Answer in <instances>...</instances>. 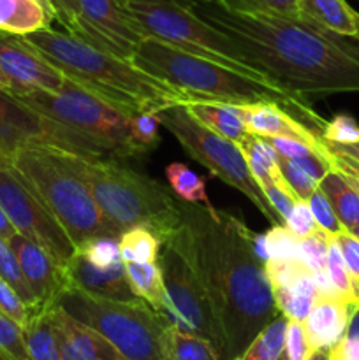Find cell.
I'll return each instance as SVG.
<instances>
[{
  "instance_id": "4316f807",
  "label": "cell",
  "mask_w": 359,
  "mask_h": 360,
  "mask_svg": "<svg viewBox=\"0 0 359 360\" xmlns=\"http://www.w3.org/2000/svg\"><path fill=\"white\" fill-rule=\"evenodd\" d=\"M23 334L32 360H62L49 309L32 313L27 326L23 327Z\"/></svg>"
},
{
  "instance_id": "ac0fdd59",
  "label": "cell",
  "mask_w": 359,
  "mask_h": 360,
  "mask_svg": "<svg viewBox=\"0 0 359 360\" xmlns=\"http://www.w3.org/2000/svg\"><path fill=\"white\" fill-rule=\"evenodd\" d=\"M63 267H65L69 287L113 301H139L129 283L123 260L111 266H95L76 250V253Z\"/></svg>"
},
{
  "instance_id": "e0dca14e",
  "label": "cell",
  "mask_w": 359,
  "mask_h": 360,
  "mask_svg": "<svg viewBox=\"0 0 359 360\" xmlns=\"http://www.w3.org/2000/svg\"><path fill=\"white\" fill-rule=\"evenodd\" d=\"M62 360H127L102 334L77 322L62 308H49Z\"/></svg>"
},
{
  "instance_id": "44dd1931",
  "label": "cell",
  "mask_w": 359,
  "mask_h": 360,
  "mask_svg": "<svg viewBox=\"0 0 359 360\" xmlns=\"http://www.w3.org/2000/svg\"><path fill=\"white\" fill-rule=\"evenodd\" d=\"M299 16L326 30L359 39V13L345 0H298Z\"/></svg>"
},
{
  "instance_id": "9f6ffc18",
  "label": "cell",
  "mask_w": 359,
  "mask_h": 360,
  "mask_svg": "<svg viewBox=\"0 0 359 360\" xmlns=\"http://www.w3.org/2000/svg\"><path fill=\"white\" fill-rule=\"evenodd\" d=\"M0 88H2V90L11 91V83H9V79L6 77V74L2 72V69H0Z\"/></svg>"
},
{
  "instance_id": "db71d44e",
  "label": "cell",
  "mask_w": 359,
  "mask_h": 360,
  "mask_svg": "<svg viewBox=\"0 0 359 360\" xmlns=\"http://www.w3.org/2000/svg\"><path fill=\"white\" fill-rule=\"evenodd\" d=\"M345 336H352V338H359V306H355L351 313V320H348L347 326V333Z\"/></svg>"
},
{
  "instance_id": "484cf974",
  "label": "cell",
  "mask_w": 359,
  "mask_h": 360,
  "mask_svg": "<svg viewBox=\"0 0 359 360\" xmlns=\"http://www.w3.org/2000/svg\"><path fill=\"white\" fill-rule=\"evenodd\" d=\"M319 188L331 202L345 231H351L355 225H359V193L340 171L331 169L320 179Z\"/></svg>"
},
{
  "instance_id": "f35d334b",
  "label": "cell",
  "mask_w": 359,
  "mask_h": 360,
  "mask_svg": "<svg viewBox=\"0 0 359 360\" xmlns=\"http://www.w3.org/2000/svg\"><path fill=\"white\" fill-rule=\"evenodd\" d=\"M264 271H266L267 281L273 288H285L299 278L301 274L308 273V267L303 260H273L270 259L264 264Z\"/></svg>"
},
{
  "instance_id": "7c38bea8",
  "label": "cell",
  "mask_w": 359,
  "mask_h": 360,
  "mask_svg": "<svg viewBox=\"0 0 359 360\" xmlns=\"http://www.w3.org/2000/svg\"><path fill=\"white\" fill-rule=\"evenodd\" d=\"M158 266L164 278L168 306L162 319L168 326L211 341L220 350V333L204 287L182 250L172 241L162 243Z\"/></svg>"
},
{
  "instance_id": "ab89813d",
  "label": "cell",
  "mask_w": 359,
  "mask_h": 360,
  "mask_svg": "<svg viewBox=\"0 0 359 360\" xmlns=\"http://www.w3.org/2000/svg\"><path fill=\"white\" fill-rule=\"evenodd\" d=\"M306 202H308L310 211H312L317 225H319L324 232H327L329 236H336V234H340L341 231H345V227L341 225L340 218L336 217L333 206H331V202L327 200V197L324 195L322 190L317 188L315 192H313L312 195L306 199Z\"/></svg>"
},
{
  "instance_id": "52a82bcc",
  "label": "cell",
  "mask_w": 359,
  "mask_h": 360,
  "mask_svg": "<svg viewBox=\"0 0 359 360\" xmlns=\"http://www.w3.org/2000/svg\"><path fill=\"white\" fill-rule=\"evenodd\" d=\"M123 7L144 37L157 39L172 48L210 60L257 81L275 84L238 42L201 20L190 9L187 0H129Z\"/></svg>"
},
{
  "instance_id": "1f68e13d",
  "label": "cell",
  "mask_w": 359,
  "mask_h": 360,
  "mask_svg": "<svg viewBox=\"0 0 359 360\" xmlns=\"http://www.w3.org/2000/svg\"><path fill=\"white\" fill-rule=\"evenodd\" d=\"M327 274H329L331 281H333L334 288H336L341 301L354 306V308L355 306H359L358 295H355L354 281H352L351 273H348L347 266H345L344 257H341V252L340 248H338L333 236H331L329 243H327Z\"/></svg>"
},
{
  "instance_id": "d590c367",
  "label": "cell",
  "mask_w": 359,
  "mask_h": 360,
  "mask_svg": "<svg viewBox=\"0 0 359 360\" xmlns=\"http://www.w3.org/2000/svg\"><path fill=\"white\" fill-rule=\"evenodd\" d=\"M158 127H160V120L153 111L137 112L130 116V136L144 153L151 151L158 144Z\"/></svg>"
},
{
  "instance_id": "681fc988",
  "label": "cell",
  "mask_w": 359,
  "mask_h": 360,
  "mask_svg": "<svg viewBox=\"0 0 359 360\" xmlns=\"http://www.w3.org/2000/svg\"><path fill=\"white\" fill-rule=\"evenodd\" d=\"M327 354L331 360H359V338L344 336Z\"/></svg>"
},
{
  "instance_id": "d4e9b609",
  "label": "cell",
  "mask_w": 359,
  "mask_h": 360,
  "mask_svg": "<svg viewBox=\"0 0 359 360\" xmlns=\"http://www.w3.org/2000/svg\"><path fill=\"white\" fill-rule=\"evenodd\" d=\"M160 360H220L211 341L168 326L162 334Z\"/></svg>"
},
{
  "instance_id": "8992f818",
  "label": "cell",
  "mask_w": 359,
  "mask_h": 360,
  "mask_svg": "<svg viewBox=\"0 0 359 360\" xmlns=\"http://www.w3.org/2000/svg\"><path fill=\"white\" fill-rule=\"evenodd\" d=\"M11 165L55 214L76 250L92 239L118 238L106 221L87 181L74 167L70 153L28 148L18 151Z\"/></svg>"
},
{
  "instance_id": "83f0119b",
  "label": "cell",
  "mask_w": 359,
  "mask_h": 360,
  "mask_svg": "<svg viewBox=\"0 0 359 360\" xmlns=\"http://www.w3.org/2000/svg\"><path fill=\"white\" fill-rule=\"evenodd\" d=\"M287 322L284 315H278L271 323H267L252 343L243 350V354L234 360H278L284 355L285 329Z\"/></svg>"
},
{
  "instance_id": "7a4b0ae2",
  "label": "cell",
  "mask_w": 359,
  "mask_h": 360,
  "mask_svg": "<svg viewBox=\"0 0 359 360\" xmlns=\"http://www.w3.org/2000/svg\"><path fill=\"white\" fill-rule=\"evenodd\" d=\"M190 9L238 42L257 67L308 108L319 98L359 94V39L301 16L241 14L217 0H187Z\"/></svg>"
},
{
  "instance_id": "e575fe53",
  "label": "cell",
  "mask_w": 359,
  "mask_h": 360,
  "mask_svg": "<svg viewBox=\"0 0 359 360\" xmlns=\"http://www.w3.org/2000/svg\"><path fill=\"white\" fill-rule=\"evenodd\" d=\"M0 350L11 360H32L25 341L23 327L0 311Z\"/></svg>"
},
{
  "instance_id": "d6a6232c",
  "label": "cell",
  "mask_w": 359,
  "mask_h": 360,
  "mask_svg": "<svg viewBox=\"0 0 359 360\" xmlns=\"http://www.w3.org/2000/svg\"><path fill=\"white\" fill-rule=\"evenodd\" d=\"M232 13L299 16L298 0H217Z\"/></svg>"
},
{
  "instance_id": "60d3db41",
  "label": "cell",
  "mask_w": 359,
  "mask_h": 360,
  "mask_svg": "<svg viewBox=\"0 0 359 360\" xmlns=\"http://www.w3.org/2000/svg\"><path fill=\"white\" fill-rule=\"evenodd\" d=\"M278 164H280V171L284 174L285 181L289 183L292 190L298 193L299 199L306 200L317 188H319V181L312 178L301 165L296 164L292 158H284L278 155Z\"/></svg>"
},
{
  "instance_id": "d6986e66",
  "label": "cell",
  "mask_w": 359,
  "mask_h": 360,
  "mask_svg": "<svg viewBox=\"0 0 359 360\" xmlns=\"http://www.w3.org/2000/svg\"><path fill=\"white\" fill-rule=\"evenodd\" d=\"M246 132L257 137H292L313 146H322V136L289 115L282 104L273 101L241 104Z\"/></svg>"
},
{
  "instance_id": "f546056e",
  "label": "cell",
  "mask_w": 359,
  "mask_h": 360,
  "mask_svg": "<svg viewBox=\"0 0 359 360\" xmlns=\"http://www.w3.org/2000/svg\"><path fill=\"white\" fill-rule=\"evenodd\" d=\"M118 246L123 262H157L162 241L148 229L137 227L120 234Z\"/></svg>"
},
{
  "instance_id": "4fadbf2b",
  "label": "cell",
  "mask_w": 359,
  "mask_h": 360,
  "mask_svg": "<svg viewBox=\"0 0 359 360\" xmlns=\"http://www.w3.org/2000/svg\"><path fill=\"white\" fill-rule=\"evenodd\" d=\"M0 204L18 234L44 248L60 266H65L76 253L55 214L13 165L0 171Z\"/></svg>"
},
{
  "instance_id": "91938a15",
  "label": "cell",
  "mask_w": 359,
  "mask_h": 360,
  "mask_svg": "<svg viewBox=\"0 0 359 360\" xmlns=\"http://www.w3.org/2000/svg\"><path fill=\"white\" fill-rule=\"evenodd\" d=\"M41 2H42V6H44V7H46V9H48V13H49V14H51V18H53V13H51V7H49L48 0H41Z\"/></svg>"
},
{
  "instance_id": "603a6c76",
  "label": "cell",
  "mask_w": 359,
  "mask_h": 360,
  "mask_svg": "<svg viewBox=\"0 0 359 360\" xmlns=\"http://www.w3.org/2000/svg\"><path fill=\"white\" fill-rule=\"evenodd\" d=\"M53 21L41 0H0V30L27 35Z\"/></svg>"
},
{
  "instance_id": "ba28073f",
  "label": "cell",
  "mask_w": 359,
  "mask_h": 360,
  "mask_svg": "<svg viewBox=\"0 0 359 360\" xmlns=\"http://www.w3.org/2000/svg\"><path fill=\"white\" fill-rule=\"evenodd\" d=\"M14 95L34 111L101 144L113 158L123 160L144 155L130 136L129 112L74 81L65 79L58 91L30 90Z\"/></svg>"
},
{
  "instance_id": "f1b7e54d",
  "label": "cell",
  "mask_w": 359,
  "mask_h": 360,
  "mask_svg": "<svg viewBox=\"0 0 359 360\" xmlns=\"http://www.w3.org/2000/svg\"><path fill=\"white\" fill-rule=\"evenodd\" d=\"M165 178H168L172 192L183 202H204V206L211 204L206 193V181H204L203 176L194 172L189 165L172 162L165 167Z\"/></svg>"
},
{
  "instance_id": "5b68a950",
  "label": "cell",
  "mask_w": 359,
  "mask_h": 360,
  "mask_svg": "<svg viewBox=\"0 0 359 360\" xmlns=\"http://www.w3.org/2000/svg\"><path fill=\"white\" fill-rule=\"evenodd\" d=\"M115 234L143 227L162 243L180 227V202L162 183L125 167L118 158H88L70 153Z\"/></svg>"
},
{
  "instance_id": "836d02e7",
  "label": "cell",
  "mask_w": 359,
  "mask_h": 360,
  "mask_svg": "<svg viewBox=\"0 0 359 360\" xmlns=\"http://www.w3.org/2000/svg\"><path fill=\"white\" fill-rule=\"evenodd\" d=\"M264 236H266V250L270 259L301 260L299 238H296L285 225H273Z\"/></svg>"
},
{
  "instance_id": "f5cc1de1",
  "label": "cell",
  "mask_w": 359,
  "mask_h": 360,
  "mask_svg": "<svg viewBox=\"0 0 359 360\" xmlns=\"http://www.w3.org/2000/svg\"><path fill=\"white\" fill-rule=\"evenodd\" d=\"M16 234H18L16 229L13 227L9 217H7V213L4 211L2 204H0V238L6 239V241H9V239L14 238Z\"/></svg>"
},
{
  "instance_id": "6125c7cd",
  "label": "cell",
  "mask_w": 359,
  "mask_h": 360,
  "mask_svg": "<svg viewBox=\"0 0 359 360\" xmlns=\"http://www.w3.org/2000/svg\"><path fill=\"white\" fill-rule=\"evenodd\" d=\"M0 360H11L9 357H7V355L6 354H4V352L2 350H0Z\"/></svg>"
},
{
  "instance_id": "680465c9",
  "label": "cell",
  "mask_w": 359,
  "mask_h": 360,
  "mask_svg": "<svg viewBox=\"0 0 359 360\" xmlns=\"http://www.w3.org/2000/svg\"><path fill=\"white\" fill-rule=\"evenodd\" d=\"M6 167H11V162L7 160V158H4L2 155H0V171H2V169H6Z\"/></svg>"
},
{
  "instance_id": "bcb514c9",
  "label": "cell",
  "mask_w": 359,
  "mask_h": 360,
  "mask_svg": "<svg viewBox=\"0 0 359 360\" xmlns=\"http://www.w3.org/2000/svg\"><path fill=\"white\" fill-rule=\"evenodd\" d=\"M336 241L338 248H340L344 262L347 266L348 273H351L352 281H354L355 295H358V304H359V239L355 238L352 232L341 231L340 234L333 236Z\"/></svg>"
},
{
  "instance_id": "9c48e42d",
  "label": "cell",
  "mask_w": 359,
  "mask_h": 360,
  "mask_svg": "<svg viewBox=\"0 0 359 360\" xmlns=\"http://www.w3.org/2000/svg\"><path fill=\"white\" fill-rule=\"evenodd\" d=\"M106 338L127 360H160L168 322L144 301H113L69 287L56 304Z\"/></svg>"
},
{
  "instance_id": "f6af8a7d",
  "label": "cell",
  "mask_w": 359,
  "mask_h": 360,
  "mask_svg": "<svg viewBox=\"0 0 359 360\" xmlns=\"http://www.w3.org/2000/svg\"><path fill=\"white\" fill-rule=\"evenodd\" d=\"M285 227L296 236V238L303 239L308 238V236L315 234L317 231H320V227L317 225L315 218H313L312 211L306 200L299 199L296 200L294 206H292L291 214H289L287 221H285Z\"/></svg>"
},
{
  "instance_id": "b9f144b4",
  "label": "cell",
  "mask_w": 359,
  "mask_h": 360,
  "mask_svg": "<svg viewBox=\"0 0 359 360\" xmlns=\"http://www.w3.org/2000/svg\"><path fill=\"white\" fill-rule=\"evenodd\" d=\"M77 252L90 260L95 266H111V264L120 262L122 255H120L118 238H97L88 241Z\"/></svg>"
},
{
  "instance_id": "3957f363",
  "label": "cell",
  "mask_w": 359,
  "mask_h": 360,
  "mask_svg": "<svg viewBox=\"0 0 359 360\" xmlns=\"http://www.w3.org/2000/svg\"><path fill=\"white\" fill-rule=\"evenodd\" d=\"M21 37L67 79L130 116L182 104L183 95L171 84L144 72L132 60L122 58L80 35L44 27Z\"/></svg>"
},
{
  "instance_id": "6f0895ef",
  "label": "cell",
  "mask_w": 359,
  "mask_h": 360,
  "mask_svg": "<svg viewBox=\"0 0 359 360\" xmlns=\"http://www.w3.org/2000/svg\"><path fill=\"white\" fill-rule=\"evenodd\" d=\"M310 360H331V357H329V354H327V350H319L313 354V357Z\"/></svg>"
},
{
  "instance_id": "e7e4bbea",
  "label": "cell",
  "mask_w": 359,
  "mask_h": 360,
  "mask_svg": "<svg viewBox=\"0 0 359 360\" xmlns=\"http://www.w3.org/2000/svg\"><path fill=\"white\" fill-rule=\"evenodd\" d=\"M278 360H287V359H285V355H282V357H280V359H278Z\"/></svg>"
},
{
  "instance_id": "be15d7a7",
  "label": "cell",
  "mask_w": 359,
  "mask_h": 360,
  "mask_svg": "<svg viewBox=\"0 0 359 360\" xmlns=\"http://www.w3.org/2000/svg\"><path fill=\"white\" fill-rule=\"evenodd\" d=\"M118 2L122 4V6H123V4H127V2H129V0H118Z\"/></svg>"
},
{
  "instance_id": "ee69618b",
  "label": "cell",
  "mask_w": 359,
  "mask_h": 360,
  "mask_svg": "<svg viewBox=\"0 0 359 360\" xmlns=\"http://www.w3.org/2000/svg\"><path fill=\"white\" fill-rule=\"evenodd\" d=\"M320 136L322 139L338 144L359 143V123L348 115H336L324 123Z\"/></svg>"
},
{
  "instance_id": "f907efd6",
  "label": "cell",
  "mask_w": 359,
  "mask_h": 360,
  "mask_svg": "<svg viewBox=\"0 0 359 360\" xmlns=\"http://www.w3.org/2000/svg\"><path fill=\"white\" fill-rule=\"evenodd\" d=\"M322 144L331 155H338V157L351 158V160L358 162V164H359V143L338 144V143H331V141L322 139Z\"/></svg>"
},
{
  "instance_id": "8fae6325",
  "label": "cell",
  "mask_w": 359,
  "mask_h": 360,
  "mask_svg": "<svg viewBox=\"0 0 359 360\" xmlns=\"http://www.w3.org/2000/svg\"><path fill=\"white\" fill-rule=\"evenodd\" d=\"M28 148H51L88 158H113L101 144L28 108L13 91L0 88V155L13 157Z\"/></svg>"
},
{
  "instance_id": "277c9868",
  "label": "cell",
  "mask_w": 359,
  "mask_h": 360,
  "mask_svg": "<svg viewBox=\"0 0 359 360\" xmlns=\"http://www.w3.org/2000/svg\"><path fill=\"white\" fill-rule=\"evenodd\" d=\"M132 62L144 72L158 77L183 95V102L206 101L225 104H253L273 101L308 116L322 130L324 120L299 104L287 90L263 83L201 56L176 49L157 39L144 37L137 44Z\"/></svg>"
},
{
  "instance_id": "7dc6e473",
  "label": "cell",
  "mask_w": 359,
  "mask_h": 360,
  "mask_svg": "<svg viewBox=\"0 0 359 360\" xmlns=\"http://www.w3.org/2000/svg\"><path fill=\"white\" fill-rule=\"evenodd\" d=\"M0 311L4 315L9 316L11 320L18 323L20 327L27 326L28 319H30L32 311L27 308L23 301L20 299V295L11 288V285H7L6 281L0 278Z\"/></svg>"
},
{
  "instance_id": "7bdbcfd3",
  "label": "cell",
  "mask_w": 359,
  "mask_h": 360,
  "mask_svg": "<svg viewBox=\"0 0 359 360\" xmlns=\"http://www.w3.org/2000/svg\"><path fill=\"white\" fill-rule=\"evenodd\" d=\"M315 354V350L310 345L308 336L303 322L289 320L287 329H285V347L284 355L287 360H310Z\"/></svg>"
},
{
  "instance_id": "cb8c5ba5",
  "label": "cell",
  "mask_w": 359,
  "mask_h": 360,
  "mask_svg": "<svg viewBox=\"0 0 359 360\" xmlns=\"http://www.w3.org/2000/svg\"><path fill=\"white\" fill-rule=\"evenodd\" d=\"M125 264L127 278L132 287L134 294L150 304L158 315H162L168 306L164 278L158 262H123Z\"/></svg>"
},
{
  "instance_id": "c3c4849f",
  "label": "cell",
  "mask_w": 359,
  "mask_h": 360,
  "mask_svg": "<svg viewBox=\"0 0 359 360\" xmlns=\"http://www.w3.org/2000/svg\"><path fill=\"white\" fill-rule=\"evenodd\" d=\"M48 4L51 7L53 20L58 21L70 34H77L80 30L77 0H48Z\"/></svg>"
},
{
  "instance_id": "30bf717a",
  "label": "cell",
  "mask_w": 359,
  "mask_h": 360,
  "mask_svg": "<svg viewBox=\"0 0 359 360\" xmlns=\"http://www.w3.org/2000/svg\"><path fill=\"white\" fill-rule=\"evenodd\" d=\"M157 115L160 125L176 137L189 157L204 165L222 183L239 190L271 225H284L253 179L238 143L215 134L182 104L160 109Z\"/></svg>"
},
{
  "instance_id": "6da1fadb",
  "label": "cell",
  "mask_w": 359,
  "mask_h": 360,
  "mask_svg": "<svg viewBox=\"0 0 359 360\" xmlns=\"http://www.w3.org/2000/svg\"><path fill=\"white\" fill-rule=\"evenodd\" d=\"M180 211V227L165 241L182 250L204 287L220 333V360H234L280 315L253 252V231L213 204L182 200Z\"/></svg>"
},
{
  "instance_id": "4dcf8cb0",
  "label": "cell",
  "mask_w": 359,
  "mask_h": 360,
  "mask_svg": "<svg viewBox=\"0 0 359 360\" xmlns=\"http://www.w3.org/2000/svg\"><path fill=\"white\" fill-rule=\"evenodd\" d=\"M0 278L6 281L7 285H11L14 292L20 295L21 301L27 304V308L30 309L32 313L41 311L37 304V299L32 294L30 287H28L27 280H25V274L21 271L20 262H18L16 253L11 248L9 241L0 238Z\"/></svg>"
},
{
  "instance_id": "ffe728a7",
  "label": "cell",
  "mask_w": 359,
  "mask_h": 360,
  "mask_svg": "<svg viewBox=\"0 0 359 360\" xmlns=\"http://www.w3.org/2000/svg\"><path fill=\"white\" fill-rule=\"evenodd\" d=\"M352 309L354 306L340 299H317L310 315L303 322L313 350H329L345 336Z\"/></svg>"
},
{
  "instance_id": "2e32d148",
  "label": "cell",
  "mask_w": 359,
  "mask_h": 360,
  "mask_svg": "<svg viewBox=\"0 0 359 360\" xmlns=\"http://www.w3.org/2000/svg\"><path fill=\"white\" fill-rule=\"evenodd\" d=\"M9 245L16 253L32 294L37 299L39 309L53 308L56 299L69 288L65 267L60 266L44 248L23 236L16 234L11 238Z\"/></svg>"
},
{
  "instance_id": "11a10c76",
  "label": "cell",
  "mask_w": 359,
  "mask_h": 360,
  "mask_svg": "<svg viewBox=\"0 0 359 360\" xmlns=\"http://www.w3.org/2000/svg\"><path fill=\"white\" fill-rule=\"evenodd\" d=\"M341 174L345 176V178H347V181L351 183L352 186H354L355 188V192L359 193V176H352V174H345V172H341Z\"/></svg>"
},
{
  "instance_id": "7402d4cb",
  "label": "cell",
  "mask_w": 359,
  "mask_h": 360,
  "mask_svg": "<svg viewBox=\"0 0 359 360\" xmlns=\"http://www.w3.org/2000/svg\"><path fill=\"white\" fill-rule=\"evenodd\" d=\"M194 118L199 120L203 125L213 130L218 136L241 143L248 137L245 122L241 116V104H225V102H206L189 101L183 102Z\"/></svg>"
},
{
  "instance_id": "74e56055",
  "label": "cell",
  "mask_w": 359,
  "mask_h": 360,
  "mask_svg": "<svg viewBox=\"0 0 359 360\" xmlns=\"http://www.w3.org/2000/svg\"><path fill=\"white\" fill-rule=\"evenodd\" d=\"M273 297L278 311L287 320H296V322H305L317 301V299L298 295L285 288H273Z\"/></svg>"
},
{
  "instance_id": "9a60e30c",
  "label": "cell",
  "mask_w": 359,
  "mask_h": 360,
  "mask_svg": "<svg viewBox=\"0 0 359 360\" xmlns=\"http://www.w3.org/2000/svg\"><path fill=\"white\" fill-rule=\"evenodd\" d=\"M0 69L11 83L13 94L30 90L58 91L67 77L32 48L21 35L0 30Z\"/></svg>"
},
{
  "instance_id": "8d00e7d4",
  "label": "cell",
  "mask_w": 359,
  "mask_h": 360,
  "mask_svg": "<svg viewBox=\"0 0 359 360\" xmlns=\"http://www.w3.org/2000/svg\"><path fill=\"white\" fill-rule=\"evenodd\" d=\"M329 238L331 236L320 229L315 234L299 239L301 260L312 273L327 269V243H329Z\"/></svg>"
},
{
  "instance_id": "5bb4252c",
  "label": "cell",
  "mask_w": 359,
  "mask_h": 360,
  "mask_svg": "<svg viewBox=\"0 0 359 360\" xmlns=\"http://www.w3.org/2000/svg\"><path fill=\"white\" fill-rule=\"evenodd\" d=\"M80 37L95 42L101 48L132 60L137 44L144 39L141 28L127 14L118 0H77Z\"/></svg>"
},
{
  "instance_id": "816d5d0a",
  "label": "cell",
  "mask_w": 359,
  "mask_h": 360,
  "mask_svg": "<svg viewBox=\"0 0 359 360\" xmlns=\"http://www.w3.org/2000/svg\"><path fill=\"white\" fill-rule=\"evenodd\" d=\"M327 153H329V151H327ZM329 162H331V167L336 169V171L345 172V174L359 176V164H358V162L351 160V158L338 157V155H331L329 153Z\"/></svg>"
},
{
  "instance_id": "94428289",
  "label": "cell",
  "mask_w": 359,
  "mask_h": 360,
  "mask_svg": "<svg viewBox=\"0 0 359 360\" xmlns=\"http://www.w3.org/2000/svg\"><path fill=\"white\" fill-rule=\"evenodd\" d=\"M348 232H352V234H354L355 238L359 239V225H355V227H354V229H351V231H348Z\"/></svg>"
}]
</instances>
